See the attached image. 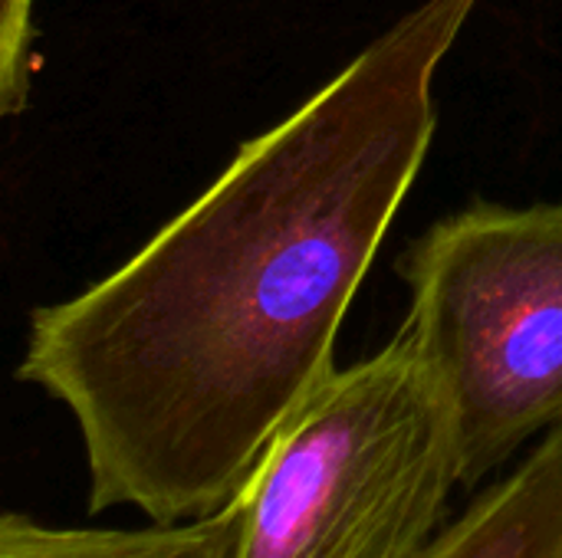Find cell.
Segmentation results:
<instances>
[{
  "mask_svg": "<svg viewBox=\"0 0 562 558\" xmlns=\"http://www.w3.org/2000/svg\"><path fill=\"white\" fill-rule=\"evenodd\" d=\"M477 0H422L128 263L30 316L16 378L76 421L89 513L231 506L336 375L333 349L435 138Z\"/></svg>",
  "mask_w": 562,
  "mask_h": 558,
  "instance_id": "obj_1",
  "label": "cell"
},
{
  "mask_svg": "<svg viewBox=\"0 0 562 558\" xmlns=\"http://www.w3.org/2000/svg\"><path fill=\"white\" fill-rule=\"evenodd\" d=\"M398 273L412 293L402 329L454 405L461 487L481 490L562 424V204L477 201L431 224Z\"/></svg>",
  "mask_w": 562,
  "mask_h": 558,
  "instance_id": "obj_3",
  "label": "cell"
},
{
  "mask_svg": "<svg viewBox=\"0 0 562 558\" xmlns=\"http://www.w3.org/2000/svg\"><path fill=\"white\" fill-rule=\"evenodd\" d=\"M33 0H0V112L16 115L33 79Z\"/></svg>",
  "mask_w": 562,
  "mask_h": 558,
  "instance_id": "obj_6",
  "label": "cell"
},
{
  "mask_svg": "<svg viewBox=\"0 0 562 558\" xmlns=\"http://www.w3.org/2000/svg\"><path fill=\"white\" fill-rule=\"evenodd\" d=\"M422 558H562V424L477 490Z\"/></svg>",
  "mask_w": 562,
  "mask_h": 558,
  "instance_id": "obj_4",
  "label": "cell"
},
{
  "mask_svg": "<svg viewBox=\"0 0 562 558\" xmlns=\"http://www.w3.org/2000/svg\"><path fill=\"white\" fill-rule=\"evenodd\" d=\"M244 539V493L211 516L148 529H63L23 513L0 516V558H240Z\"/></svg>",
  "mask_w": 562,
  "mask_h": 558,
  "instance_id": "obj_5",
  "label": "cell"
},
{
  "mask_svg": "<svg viewBox=\"0 0 562 558\" xmlns=\"http://www.w3.org/2000/svg\"><path fill=\"white\" fill-rule=\"evenodd\" d=\"M461 441L451 395L398 335L342 372L247 483L240 558H422L451 523Z\"/></svg>",
  "mask_w": 562,
  "mask_h": 558,
  "instance_id": "obj_2",
  "label": "cell"
}]
</instances>
